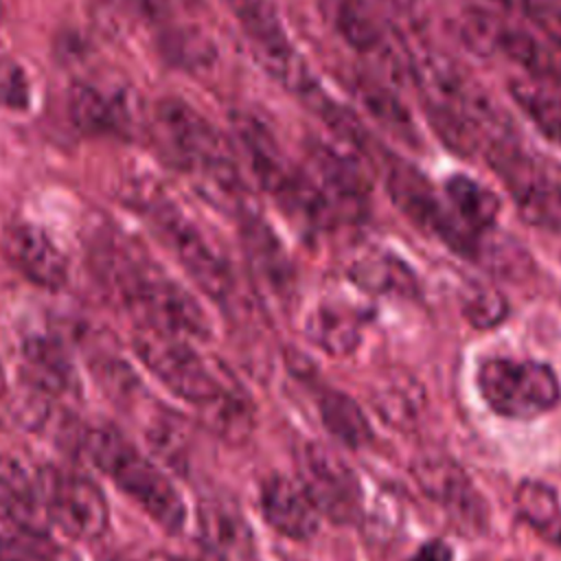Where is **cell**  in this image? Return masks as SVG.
I'll use <instances>...</instances> for the list:
<instances>
[{"mask_svg":"<svg viewBox=\"0 0 561 561\" xmlns=\"http://www.w3.org/2000/svg\"><path fill=\"white\" fill-rule=\"evenodd\" d=\"M68 110L72 123L90 134L112 131L118 123L116 105L94 85L77 83L68 94Z\"/></svg>","mask_w":561,"mask_h":561,"instance_id":"26","label":"cell"},{"mask_svg":"<svg viewBox=\"0 0 561 561\" xmlns=\"http://www.w3.org/2000/svg\"><path fill=\"white\" fill-rule=\"evenodd\" d=\"M298 484L320 515L348 524L362 515V484L353 469L327 445L307 440L298 456Z\"/></svg>","mask_w":561,"mask_h":561,"instance_id":"9","label":"cell"},{"mask_svg":"<svg viewBox=\"0 0 561 561\" xmlns=\"http://www.w3.org/2000/svg\"><path fill=\"white\" fill-rule=\"evenodd\" d=\"M515 506L524 522L552 535L561 522V502L554 486L541 480H524L515 491Z\"/></svg>","mask_w":561,"mask_h":561,"instance_id":"25","label":"cell"},{"mask_svg":"<svg viewBox=\"0 0 561 561\" xmlns=\"http://www.w3.org/2000/svg\"><path fill=\"white\" fill-rule=\"evenodd\" d=\"M199 408L204 410L206 425L224 438H243L252 427L248 405L232 390Z\"/></svg>","mask_w":561,"mask_h":561,"instance_id":"29","label":"cell"},{"mask_svg":"<svg viewBox=\"0 0 561 561\" xmlns=\"http://www.w3.org/2000/svg\"><path fill=\"white\" fill-rule=\"evenodd\" d=\"M232 127L248 164L278 208L305 228H327L335 221L327 202L302 167H296L265 123L252 114H234Z\"/></svg>","mask_w":561,"mask_h":561,"instance_id":"2","label":"cell"},{"mask_svg":"<svg viewBox=\"0 0 561 561\" xmlns=\"http://www.w3.org/2000/svg\"><path fill=\"white\" fill-rule=\"evenodd\" d=\"M4 250L11 263L35 285L61 289L68 283V261L55 241L31 224H15L4 232Z\"/></svg>","mask_w":561,"mask_h":561,"instance_id":"15","label":"cell"},{"mask_svg":"<svg viewBox=\"0 0 561 561\" xmlns=\"http://www.w3.org/2000/svg\"><path fill=\"white\" fill-rule=\"evenodd\" d=\"M458 33L476 55L504 57L535 81L550 79L561 83V46L552 39H543L486 11L462 13Z\"/></svg>","mask_w":561,"mask_h":561,"instance_id":"6","label":"cell"},{"mask_svg":"<svg viewBox=\"0 0 561 561\" xmlns=\"http://www.w3.org/2000/svg\"><path fill=\"white\" fill-rule=\"evenodd\" d=\"M145 561H224L221 554L208 550L204 554H193V557H182V554H169V552H153L145 557Z\"/></svg>","mask_w":561,"mask_h":561,"instance_id":"35","label":"cell"},{"mask_svg":"<svg viewBox=\"0 0 561 561\" xmlns=\"http://www.w3.org/2000/svg\"><path fill=\"white\" fill-rule=\"evenodd\" d=\"M307 337L327 351L329 355L342 357L353 353L362 340V318L359 313L335 300H322L305 320Z\"/></svg>","mask_w":561,"mask_h":561,"instance_id":"19","label":"cell"},{"mask_svg":"<svg viewBox=\"0 0 561 561\" xmlns=\"http://www.w3.org/2000/svg\"><path fill=\"white\" fill-rule=\"evenodd\" d=\"M320 416L324 427L344 445L362 447L370 440V425L359 405L344 392L327 390L320 397Z\"/></svg>","mask_w":561,"mask_h":561,"instance_id":"24","label":"cell"},{"mask_svg":"<svg viewBox=\"0 0 561 561\" xmlns=\"http://www.w3.org/2000/svg\"><path fill=\"white\" fill-rule=\"evenodd\" d=\"M134 351L160 383L195 405H204L228 392L217 373L186 340L142 329L134 337Z\"/></svg>","mask_w":561,"mask_h":561,"instance_id":"8","label":"cell"},{"mask_svg":"<svg viewBox=\"0 0 561 561\" xmlns=\"http://www.w3.org/2000/svg\"><path fill=\"white\" fill-rule=\"evenodd\" d=\"M134 4L149 18L153 20H162L169 15L173 0H134Z\"/></svg>","mask_w":561,"mask_h":561,"instance_id":"34","label":"cell"},{"mask_svg":"<svg viewBox=\"0 0 561 561\" xmlns=\"http://www.w3.org/2000/svg\"><path fill=\"white\" fill-rule=\"evenodd\" d=\"M199 533L206 546L221 554L241 543L245 535V524L241 522L239 513L221 502H204L199 504Z\"/></svg>","mask_w":561,"mask_h":561,"instance_id":"27","label":"cell"},{"mask_svg":"<svg viewBox=\"0 0 561 561\" xmlns=\"http://www.w3.org/2000/svg\"><path fill=\"white\" fill-rule=\"evenodd\" d=\"M355 94L362 103V107L377 121L381 129L392 134L397 140L410 145V147H421L423 138L419 134V127L405 107V103L394 94V90L373 77H357L355 79Z\"/></svg>","mask_w":561,"mask_h":561,"instance_id":"20","label":"cell"},{"mask_svg":"<svg viewBox=\"0 0 561 561\" xmlns=\"http://www.w3.org/2000/svg\"><path fill=\"white\" fill-rule=\"evenodd\" d=\"M107 270L127 305L147 322V329L180 340H206L210 335V320L197 298L162 270L125 256H116Z\"/></svg>","mask_w":561,"mask_h":561,"instance_id":"3","label":"cell"},{"mask_svg":"<svg viewBox=\"0 0 561 561\" xmlns=\"http://www.w3.org/2000/svg\"><path fill=\"white\" fill-rule=\"evenodd\" d=\"M421 491L436 502L460 533H482L486 526V504L478 495L467 473L449 458H421L412 467Z\"/></svg>","mask_w":561,"mask_h":561,"instance_id":"13","label":"cell"},{"mask_svg":"<svg viewBox=\"0 0 561 561\" xmlns=\"http://www.w3.org/2000/svg\"><path fill=\"white\" fill-rule=\"evenodd\" d=\"M261 511L272 528L291 539H309L320 524V513L305 489L278 473L263 484Z\"/></svg>","mask_w":561,"mask_h":561,"instance_id":"16","label":"cell"},{"mask_svg":"<svg viewBox=\"0 0 561 561\" xmlns=\"http://www.w3.org/2000/svg\"><path fill=\"white\" fill-rule=\"evenodd\" d=\"M114 561H145V559H125V557H118V559H114Z\"/></svg>","mask_w":561,"mask_h":561,"instance_id":"36","label":"cell"},{"mask_svg":"<svg viewBox=\"0 0 561 561\" xmlns=\"http://www.w3.org/2000/svg\"><path fill=\"white\" fill-rule=\"evenodd\" d=\"M85 458L169 533H180L186 504L160 467L142 456L116 427L99 425L79 434Z\"/></svg>","mask_w":561,"mask_h":561,"instance_id":"1","label":"cell"},{"mask_svg":"<svg viewBox=\"0 0 561 561\" xmlns=\"http://www.w3.org/2000/svg\"><path fill=\"white\" fill-rule=\"evenodd\" d=\"M351 278L355 285L370 294H399L414 296L419 289L414 270L394 254H368L351 265Z\"/></svg>","mask_w":561,"mask_h":561,"instance_id":"22","label":"cell"},{"mask_svg":"<svg viewBox=\"0 0 561 561\" xmlns=\"http://www.w3.org/2000/svg\"><path fill=\"white\" fill-rule=\"evenodd\" d=\"M386 191L397 210L421 232L440 239L462 256L478 254V237L467 232L451 215L449 206L436 195L427 178L408 160L390 158L386 162Z\"/></svg>","mask_w":561,"mask_h":561,"instance_id":"7","label":"cell"},{"mask_svg":"<svg viewBox=\"0 0 561 561\" xmlns=\"http://www.w3.org/2000/svg\"><path fill=\"white\" fill-rule=\"evenodd\" d=\"M327 15L346 46L377 64L379 75L394 79L408 72L366 0H327Z\"/></svg>","mask_w":561,"mask_h":561,"instance_id":"14","label":"cell"},{"mask_svg":"<svg viewBox=\"0 0 561 561\" xmlns=\"http://www.w3.org/2000/svg\"><path fill=\"white\" fill-rule=\"evenodd\" d=\"M2 9H4V4H2V0H0V15H2Z\"/></svg>","mask_w":561,"mask_h":561,"instance_id":"37","label":"cell"},{"mask_svg":"<svg viewBox=\"0 0 561 561\" xmlns=\"http://www.w3.org/2000/svg\"><path fill=\"white\" fill-rule=\"evenodd\" d=\"M151 217L191 278L208 296L224 300L232 291V274L226 259L215 250L206 234L175 206L164 202L151 208Z\"/></svg>","mask_w":561,"mask_h":561,"instance_id":"11","label":"cell"},{"mask_svg":"<svg viewBox=\"0 0 561 561\" xmlns=\"http://www.w3.org/2000/svg\"><path fill=\"white\" fill-rule=\"evenodd\" d=\"M26 103H28L26 75L18 64L0 59V105L9 110H24Z\"/></svg>","mask_w":561,"mask_h":561,"instance_id":"31","label":"cell"},{"mask_svg":"<svg viewBox=\"0 0 561 561\" xmlns=\"http://www.w3.org/2000/svg\"><path fill=\"white\" fill-rule=\"evenodd\" d=\"M478 386L493 412L517 421L535 419L561 399L557 373L541 362L491 357L478 368Z\"/></svg>","mask_w":561,"mask_h":561,"instance_id":"5","label":"cell"},{"mask_svg":"<svg viewBox=\"0 0 561 561\" xmlns=\"http://www.w3.org/2000/svg\"><path fill=\"white\" fill-rule=\"evenodd\" d=\"M508 94L539 134L561 147V96L535 79H513Z\"/></svg>","mask_w":561,"mask_h":561,"instance_id":"23","label":"cell"},{"mask_svg":"<svg viewBox=\"0 0 561 561\" xmlns=\"http://www.w3.org/2000/svg\"><path fill=\"white\" fill-rule=\"evenodd\" d=\"M445 195L451 215L473 237L486 234L495 226L500 199L495 193L469 175H451L445 182Z\"/></svg>","mask_w":561,"mask_h":561,"instance_id":"21","label":"cell"},{"mask_svg":"<svg viewBox=\"0 0 561 561\" xmlns=\"http://www.w3.org/2000/svg\"><path fill=\"white\" fill-rule=\"evenodd\" d=\"M24 381L42 397H59L75 388V370L66 348L48 335H33L22 348Z\"/></svg>","mask_w":561,"mask_h":561,"instance_id":"18","label":"cell"},{"mask_svg":"<svg viewBox=\"0 0 561 561\" xmlns=\"http://www.w3.org/2000/svg\"><path fill=\"white\" fill-rule=\"evenodd\" d=\"M508 313V302L502 291L489 285L471 287L462 300V316L476 329H493Z\"/></svg>","mask_w":561,"mask_h":561,"instance_id":"30","label":"cell"},{"mask_svg":"<svg viewBox=\"0 0 561 561\" xmlns=\"http://www.w3.org/2000/svg\"><path fill=\"white\" fill-rule=\"evenodd\" d=\"M0 561H46V557L31 541L0 537Z\"/></svg>","mask_w":561,"mask_h":561,"instance_id":"32","label":"cell"},{"mask_svg":"<svg viewBox=\"0 0 561 561\" xmlns=\"http://www.w3.org/2000/svg\"><path fill=\"white\" fill-rule=\"evenodd\" d=\"M355 153L324 140L307 145L302 169L335 219H359L368 206L370 182L362 167L364 156L357 158Z\"/></svg>","mask_w":561,"mask_h":561,"instance_id":"10","label":"cell"},{"mask_svg":"<svg viewBox=\"0 0 561 561\" xmlns=\"http://www.w3.org/2000/svg\"><path fill=\"white\" fill-rule=\"evenodd\" d=\"M162 48L173 64L186 70H204L217 57L213 42L202 31L191 26L169 31L162 37Z\"/></svg>","mask_w":561,"mask_h":561,"instance_id":"28","label":"cell"},{"mask_svg":"<svg viewBox=\"0 0 561 561\" xmlns=\"http://www.w3.org/2000/svg\"><path fill=\"white\" fill-rule=\"evenodd\" d=\"M241 237L248 252V259L252 263V270L256 278L276 296H285L291 291L294 270L291 261L274 234V230L263 221V217L254 215L252 210H241Z\"/></svg>","mask_w":561,"mask_h":561,"instance_id":"17","label":"cell"},{"mask_svg":"<svg viewBox=\"0 0 561 561\" xmlns=\"http://www.w3.org/2000/svg\"><path fill=\"white\" fill-rule=\"evenodd\" d=\"M50 522L68 537L94 541L107 530L110 508L99 484L77 473H42Z\"/></svg>","mask_w":561,"mask_h":561,"instance_id":"12","label":"cell"},{"mask_svg":"<svg viewBox=\"0 0 561 561\" xmlns=\"http://www.w3.org/2000/svg\"><path fill=\"white\" fill-rule=\"evenodd\" d=\"M412 561H451V548L440 539H432L419 548Z\"/></svg>","mask_w":561,"mask_h":561,"instance_id":"33","label":"cell"},{"mask_svg":"<svg viewBox=\"0 0 561 561\" xmlns=\"http://www.w3.org/2000/svg\"><path fill=\"white\" fill-rule=\"evenodd\" d=\"M241 24L259 66L302 103L322 85L291 44L272 0H224Z\"/></svg>","mask_w":561,"mask_h":561,"instance_id":"4","label":"cell"}]
</instances>
